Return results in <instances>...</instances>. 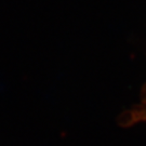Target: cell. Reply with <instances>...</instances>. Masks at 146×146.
<instances>
[{"label":"cell","mask_w":146,"mask_h":146,"mask_svg":"<svg viewBox=\"0 0 146 146\" xmlns=\"http://www.w3.org/2000/svg\"><path fill=\"white\" fill-rule=\"evenodd\" d=\"M133 118H135V120H146V94L145 96L142 100L141 104L139 106V110L135 111V115Z\"/></svg>","instance_id":"obj_1"}]
</instances>
